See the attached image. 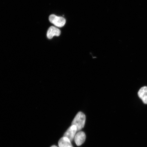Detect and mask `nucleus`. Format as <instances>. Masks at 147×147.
Masks as SVG:
<instances>
[{
  "label": "nucleus",
  "mask_w": 147,
  "mask_h": 147,
  "mask_svg": "<svg viewBox=\"0 0 147 147\" xmlns=\"http://www.w3.org/2000/svg\"><path fill=\"white\" fill-rule=\"evenodd\" d=\"M86 117L85 115L81 112H80L74 119L71 125L76 127L78 131H80L83 128L86 122Z\"/></svg>",
  "instance_id": "obj_1"
},
{
  "label": "nucleus",
  "mask_w": 147,
  "mask_h": 147,
  "mask_svg": "<svg viewBox=\"0 0 147 147\" xmlns=\"http://www.w3.org/2000/svg\"><path fill=\"white\" fill-rule=\"evenodd\" d=\"M49 21L51 23L59 27L64 26L66 23V20L64 18L57 16L54 14L51 15L49 16Z\"/></svg>",
  "instance_id": "obj_2"
},
{
  "label": "nucleus",
  "mask_w": 147,
  "mask_h": 147,
  "mask_svg": "<svg viewBox=\"0 0 147 147\" xmlns=\"http://www.w3.org/2000/svg\"><path fill=\"white\" fill-rule=\"evenodd\" d=\"M78 131L76 127L74 125L68 129L67 131L64 133L63 137L67 138L71 141H72L74 139L76 132Z\"/></svg>",
  "instance_id": "obj_3"
},
{
  "label": "nucleus",
  "mask_w": 147,
  "mask_h": 147,
  "mask_svg": "<svg viewBox=\"0 0 147 147\" xmlns=\"http://www.w3.org/2000/svg\"><path fill=\"white\" fill-rule=\"evenodd\" d=\"M61 34L59 29L54 26H51L48 30L47 36L49 39H51L54 36H59Z\"/></svg>",
  "instance_id": "obj_4"
},
{
  "label": "nucleus",
  "mask_w": 147,
  "mask_h": 147,
  "mask_svg": "<svg viewBox=\"0 0 147 147\" xmlns=\"http://www.w3.org/2000/svg\"><path fill=\"white\" fill-rule=\"evenodd\" d=\"M86 135L83 131H80L76 134L74 138V140L77 146H79L84 143L86 140Z\"/></svg>",
  "instance_id": "obj_5"
},
{
  "label": "nucleus",
  "mask_w": 147,
  "mask_h": 147,
  "mask_svg": "<svg viewBox=\"0 0 147 147\" xmlns=\"http://www.w3.org/2000/svg\"><path fill=\"white\" fill-rule=\"evenodd\" d=\"M138 95L143 103L147 104V87L144 86L139 90Z\"/></svg>",
  "instance_id": "obj_6"
},
{
  "label": "nucleus",
  "mask_w": 147,
  "mask_h": 147,
  "mask_svg": "<svg viewBox=\"0 0 147 147\" xmlns=\"http://www.w3.org/2000/svg\"><path fill=\"white\" fill-rule=\"evenodd\" d=\"M58 145L59 147H73L71 141L67 138L64 137L59 140Z\"/></svg>",
  "instance_id": "obj_7"
},
{
  "label": "nucleus",
  "mask_w": 147,
  "mask_h": 147,
  "mask_svg": "<svg viewBox=\"0 0 147 147\" xmlns=\"http://www.w3.org/2000/svg\"><path fill=\"white\" fill-rule=\"evenodd\" d=\"M51 147H57V146H51Z\"/></svg>",
  "instance_id": "obj_8"
}]
</instances>
